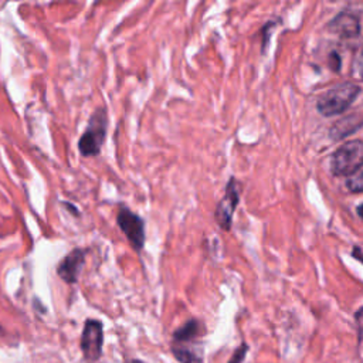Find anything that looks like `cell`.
<instances>
[{"label":"cell","instance_id":"1","mask_svg":"<svg viewBox=\"0 0 363 363\" xmlns=\"http://www.w3.org/2000/svg\"><path fill=\"white\" fill-rule=\"evenodd\" d=\"M106 129H108L106 111L104 108H98L91 115L88 121V126L78 140L79 153L85 157H92L99 155L101 147L105 142Z\"/></svg>","mask_w":363,"mask_h":363},{"label":"cell","instance_id":"2","mask_svg":"<svg viewBox=\"0 0 363 363\" xmlns=\"http://www.w3.org/2000/svg\"><path fill=\"white\" fill-rule=\"evenodd\" d=\"M360 88L353 82H343L325 92L316 104L318 111L325 116L345 112L359 95Z\"/></svg>","mask_w":363,"mask_h":363},{"label":"cell","instance_id":"3","mask_svg":"<svg viewBox=\"0 0 363 363\" xmlns=\"http://www.w3.org/2000/svg\"><path fill=\"white\" fill-rule=\"evenodd\" d=\"M363 164V140L354 139L342 145L332 156L330 169L336 176H350Z\"/></svg>","mask_w":363,"mask_h":363},{"label":"cell","instance_id":"4","mask_svg":"<svg viewBox=\"0 0 363 363\" xmlns=\"http://www.w3.org/2000/svg\"><path fill=\"white\" fill-rule=\"evenodd\" d=\"M116 223L122 233L126 235L128 241L133 247L135 251H140L145 245V223L143 220L133 213L126 206H119Z\"/></svg>","mask_w":363,"mask_h":363},{"label":"cell","instance_id":"5","mask_svg":"<svg viewBox=\"0 0 363 363\" xmlns=\"http://www.w3.org/2000/svg\"><path fill=\"white\" fill-rule=\"evenodd\" d=\"M104 330L102 323L96 319H88L82 329L81 350L88 360H98L102 353Z\"/></svg>","mask_w":363,"mask_h":363},{"label":"cell","instance_id":"6","mask_svg":"<svg viewBox=\"0 0 363 363\" xmlns=\"http://www.w3.org/2000/svg\"><path fill=\"white\" fill-rule=\"evenodd\" d=\"M240 200V193H238V187L235 180L231 177L230 182L227 183L225 187V194L224 197L218 201L216 213H214V218L217 221V224L223 228V230H230L231 227V220H233V214L237 208Z\"/></svg>","mask_w":363,"mask_h":363},{"label":"cell","instance_id":"7","mask_svg":"<svg viewBox=\"0 0 363 363\" xmlns=\"http://www.w3.org/2000/svg\"><path fill=\"white\" fill-rule=\"evenodd\" d=\"M85 264V251L82 248H74L58 264L57 274L67 284H75L79 272Z\"/></svg>","mask_w":363,"mask_h":363},{"label":"cell","instance_id":"8","mask_svg":"<svg viewBox=\"0 0 363 363\" xmlns=\"http://www.w3.org/2000/svg\"><path fill=\"white\" fill-rule=\"evenodd\" d=\"M329 31L342 37V38H352L359 35L360 24L356 16L350 13H339L328 26Z\"/></svg>","mask_w":363,"mask_h":363},{"label":"cell","instance_id":"9","mask_svg":"<svg viewBox=\"0 0 363 363\" xmlns=\"http://www.w3.org/2000/svg\"><path fill=\"white\" fill-rule=\"evenodd\" d=\"M363 125V118L359 113H353V115H347L345 118H342L340 121H337L332 128H330V136L335 140H339L353 132H356L360 126Z\"/></svg>","mask_w":363,"mask_h":363},{"label":"cell","instance_id":"10","mask_svg":"<svg viewBox=\"0 0 363 363\" xmlns=\"http://www.w3.org/2000/svg\"><path fill=\"white\" fill-rule=\"evenodd\" d=\"M199 330L200 323L196 319H190L173 333V339L176 343H189L199 336Z\"/></svg>","mask_w":363,"mask_h":363},{"label":"cell","instance_id":"11","mask_svg":"<svg viewBox=\"0 0 363 363\" xmlns=\"http://www.w3.org/2000/svg\"><path fill=\"white\" fill-rule=\"evenodd\" d=\"M172 352L174 357L180 363H201V356L200 353L194 352L191 347L186 346L184 343H177L172 346Z\"/></svg>","mask_w":363,"mask_h":363},{"label":"cell","instance_id":"12","mask_svg":"<svg viewBox=\"0 0 363 363\" xmlns=\"http://www.w3.org/2000/svg\"><path fill=\"white\" fill-rule=\"evenodd\" d=\"M346 187L353 193H362L363 191V164L352 173L346 180Z\"/></svg>","mask_w":363,"mask_h":363},{"label":"cell","instance_id":"13","mask_svg":"<svg viewBox=\"0 0 363 363\" xmlns=\"http://www.w3.org/2000/svg\"><path fill=\"white\" fill-rule=\"evenodd\" d=\"M353 69H354V75L359 77L360 79H363V48L359 51L354 64H353Z\"/></svg>","mask_w":363,"mask_h":363},{"label":"cell","instance_id":"14","mask_svg":"<svg viewBox=\"0 0 363 363\" xmlns=\"http://www.w3.org/2000/svg\"><path fill=\"white\" fill-rule=\"evenodd\" d=\"M245 352H247V346L245 345H241V347H238L235 350V353L233 354L231 360L228 363H241L244 360V356H245Z\"/></svg>","mask_w":363,"mask_h":363},{"label":"cell","instance_id":"15","mask_svg":"<svg viewBox=\"0 0 363 363\" xmlns=\"http://www.w3.org/2000/svg\"><path fill=\"white\" fill-rule=\"evenodd\" d=\"M62 204H64V206H65V207H67V208H69V211H71V213H75V216H77V217H78V216H79V211H78V210H77V208H75V207H72V206H69V203H62Z\"/></svg>","mask_w":363,"mask_h":363},{"label":"cell","instance_id":"16","mask_svg":"<svg viewBox=\"0 0 363 363\" xmlns=\"http://www.w3.org/2000/svg\"><path fill=\"white\" fill-rule=\"evenodd\" d=\"M357 214H359V216L363 218V203H362V204L357 207Z\"/></svg>","mask_w":363,"mask_h":363}]
</instances>
